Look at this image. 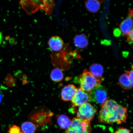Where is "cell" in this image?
Listing matches in <instances>:
<instances>
[{
	"instance_id": "1",
	"label": "cell",
	"mask_w": 133,
	"mask_h": 133,
	"mask_svg": "<svg viewBox=\"0 0 133 133\" xmlns=\"http://www.w3.org/2000/svg\"><path fill=\"white\" fill-rule=\"evenodd\" d=\"M128 116L127 108L114 100L109 99L102 105L98 118L103 123L121 124L126 122Z\"/></svg>"
},
{
	"instance_id": "2",
	"label": "cell",
	"mask_w": 133,
	"mask_h": 133,
	"mask_svg": "<svg viewBox=\"0 0 133 133\" xmlns=\"http://www.w3.org/2000/svg\"><path fill=\"white\" fill-rule=\"evenodd\" d=\"M53 114L47 109H38L30 114L29 119L36 127L41 131H46L51 124V117Z\"/></svg>"
},
{
	"instance_id": "3",
	"label": "cell",
	"mask_w": 133,
	"mask_h": 133,
	"mask_svg": "<svg viewBox=\"0 0 133 133\" xmlns=\"http://www.w3.org/2000/svg\"><path fill=\"white\" fill-rule=\"evenodd\" d=\"M103 80V77H96L87 69H85L79 76L80 88L86 92H89L100 84Z\"/></svg>"
},
{
	"instance_id": "4",
	"label": "cell",
	"mask_w": 133,
	"mask_h": 133,
	"mask_svg": "<svg viewBox=\"0 0 133 133\" xmlns=\"http://www.w3.org/2000/svg\"><path fill=\"white\" fill-rule=\"evenodd\" d=\"M65 133H91L90 121L74 118L71 121L70 127Z\"/></svg>"
},
{
	"instance_id": "5",
	"label": "cell",
	"mask_w": 133,
	"mask_h": 133,
	"mask_svg": "<svg viewBox=\"0 0 133 133\" xmlns=\"http://www.w3.org/2000/svg\"><path fill=\"white\" fill-rule=\"evenodd\" d=\"M89 101L100 104H103L107 100V92L105 88L100 84L89 92Z\"/></svg>"
},
{
	"instance_id": "6",
	"label": "cell",
	"mask_w": 133,
	"mask_h": 133,
	"mask_svg": "<svg viewBox=\"0 0 133 133\" xmlns=\"http://www.w3.org/2000/svg\"><path fill=\"white\" fill-rule=\"evenodd\" d=\"M97 109L89 102L79 106L77 112V118L90 121L94 118Z\"/></svg>"
},
{
	"instance_id": "7",
	"label": "cell",
	"mask_w": 133,
	"mask_h": 133,
	"mask_svg": "<svg viewBox=\"0 0 133 133\" xmlns=\"http://www.w3.org/2000/svg\"><path fill=\"white\" fill-rule=\"evenodd\" d=\"M89 98V92H86L79 88L77 89L71 101L74 107H79L88 102Z\"/></svg>"
},
{
	"instance_id": "8",
	"label": "cell",
	"mask_w": 133,
	"mask_h": 133,
	"mask_svg": "<svg viewBox=\"0 0 133 133\" xmlns=\"http://www.w3.org/2000/svg\"><path fill=\"white\" fill-rule=\"evenodd\" d=\"M133 10L129 11L128 16L121 22L119 28L121 32L125 36H127L133 30Z\"/></svg>"
},
{
	"instance_id": "9",
	"label": "cell",
	"mask_w": 133,
	"mask_h": 133,
	"mask_svg": "<svg viewBox=\"0 0 133 133\" xmlns=\"http://www.w3.org/2000/svg\"><path fill=\"white\" fill-rule=\"evenodd\" d=\"M77 89L74 84H69L65 86L61 91V99L65 101H71Z\"/></svg>"
},
{
	"instance_id": "10",
	"label": "cell",
	"mask_w": 133,
	"mask_h": 133,
	"mask_svg": "<svg viewBox=\"0 0 133 133\" xmlns=\"http://www.w3.org/2000/svg\"><path fill=\"white\" fill-rule=\"evenodd\" d=\"M49 47L55 51H61L64 46V43L62 38L59 36H52L48 41Z\"/></svg>"
},
{
	"instance_id": "11",
	"label": "cell",
	"mask_w": 133,
	"mask_h": 133,
	"mask_svg": "<svg viewBox=\"0 0 133 133\" xmlns=\"http://www.w3.org/2000/svg\"><path fill=\"white\" fill-rule=\"evenodd\" d=\"M74 44L76 47L83 49L89 45L88 38L84 34L77 35L74 38Z\"/></svg>"
},
{
	"instance_id": "12",
	"label": "cell",
	"mask_w": 133,
	"mask_h": 133,
	"mask_svg": "<svg viewBox=\"0 0 133 133\" xmlns=\"http://www.w3.org/2000/svg\"><path fill=\"white\" fill-rule=\"evenodd\" d=\"M119 81V85L123 89L126 90L132 89L133 81H131L127 73H125L120 76Z\"/></svg>"
},
{
	"instance_id": "13",
	"label": "cell",
	"mask_w": 133,
	"mask_h": 133,
	"mask_svg": "<svg viewBox=\"0 0 133 133\" xmlns=\"http://www.w3.org/2000/svg\"><path fill=\"white\" fill-rule=\"evenodd\" d=\"M101 3L99 0H87L85 4L86 9L90 12H97L100 9Z\"/></svg>"
},
{
	"instance_id": "14",
	"label": "cell",
	"mask_w": 133,
	"mask_h": 133,
	"mask_svg": "<svg viewBox=\"0 0 133 133\" xmlns=\"http://www.w3.org/2000/svg\"><path fill=\"white\" fill-rule=\"evenodd\" d=\"M57 122L60 129H66L70 127L71 121L67 116L62 114L57 116Z\"/></svg>"
},
{
	"instance_id": "15",
	"label": "cell",
	"mask_w": 133,
	"mask_h": 133,
	"mask_svg": "<svg viewBox=\"0 0 133 133\" xmlns=\"http://www.w3.org/2000/svg\"><path fill=\"white\" fill-rule=\"evenodd\" d=\"M89 71L96 77L102 78L104 72L103 68L100 64H93L90 67Z\"/></svg>"
},
{
	"instance_id": "16",
	"label": "cell",
	"mask_w": 133,
	"mask_h": 133,
	"mask_svg": "<svg viewBox=\"0 0 133 133\" xmlns=\"http://www.w3.org/2000/svg\"><path fill=\"white\" fill-rule=\"evenodd\" d=\"M21 128L23 133H35L37 130L36 125L31 121H25L21 124Z\"/></svg>"
},
{
	"instance_id": "17",
	"label": "cell",
	"mask_w": 133,
	"mask_h": 133,
	"mask_svg": "<svg viewBox=\"0 0 133 133\" xmlns=\"http://www.w3.org/2000/svg\"><path fill=\"white\" fill-rule=\"evenodd\" d=\"M64 77L62 71L59 68H56L53 69L51 72V78L54 82H61L64 78Z\"/></svg>"
},
{
	"instance_id": "18",
	"label": "cell",
	"mask_w": 133,
	"mask_h": 133,
	"mask_svg": "<svg viewBox=\"0 0 133 133\" xmlns=\"http://www.w3.org/2000/svg\"><path fill=\"white\" fill-rule=\"evenodd\" d=\"M9 133H23L21 132V129L18 126L14 125L10 127L8 131Z\"/></svg>"
},
{
	"instance_id": "19",
	"label": "cell",
	"mask_w": 133,
	"mask_h": 133,
	"mask_svg": "<svg viewBox=\"0 0 133 133\" xmlns=\"http://www.w3.org/2000/svg\"><path fill=\"white\" fill-rule=\"evenodd\" d=\"M131 131L129 129L124 128H121L112 133H131Z\"/></svg>"
},
{
	"instance_id": "20",
	"label": "cell",
	"mask_w": 133,
	"mask_h": 133,
	"mask_svg": "<svg viewBox=\"0 0 133 133\" xmlns=\"http://www.w3.org/2000/svg\"><path fill=\"white\" fill-rule=\"evenodd\" d=\"M133 30L127 35V42L129 43H132L133 42Z\"/></svg>"
},
{
	"instance_id": "21",
	"label": "cell",
	"mask_w": 133,
	"mask_h": 133,
	"mask_svg": "<svg viewBox=\"0 0 133 133\" xmlns=\"http://www.w3.org/2000/svg\"><path fill=\"white\" fill-rule=\"evenodd\" d=\"M127 73L128 75L129 76L130 78L131 81H133V69L132 68V70L131 71H128V72H126Z\"/></svg>"
},
{
	"instance_id": "22",
	"label": "cell",
	"mask_w": 133,
	"mask_h": 133,
	"mask_svg": "<svg viewBox=\"0 0 133 133\" xmlns=\"http://www.w3.org/2000/svg\"><path fill=\"white\" fill-rule=\"evenodd\" d=\"M3 41V35L2 33L0 32V45L1 44Z\"/></svg>"
},
{
	"instance_id": "23",
	"label": "cell",
	"mask_w": 133,
	"mask_h": 133,
	"mask_svg": "<svg viewBox=\"0 0 133 133\" xmlns=\"http://www.w3.org/2000/svg\"><path fill=\"white\" fill-rule=\"evenodd\" d=\"M3 95L0 93V103L2 102L3 99Z\"/></svg>"
},
{
	"instance_id": "24",
	"label": "cell",
	"mask_w": 133,
	"mask_h": 133,
	"mask_svg": "<svg viewBox=\"0 0 133 133\" xmlns=\"http://www.w3.org/2000/svg\"><path fill=\"white\" fill-rule=\"evenodd\" d=\"M104 1V0H99V1L101 2H103V1Z\"/></svg>"
}]
</instances>
